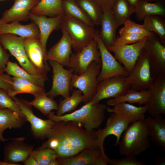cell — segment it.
<instances>
[{
    "label": "cell",
    "instance_id": "obj_45",
    "mask_svg": "<svg viewBox=\"0 0 165 165\" xmlns=\"http://www.w3.org/2000/svg\"><path fill=\"white\" fill-rule=\"evenodd\" d=\"M9 55L7 52L0 42V73H3L7 62L9 61Z\"/></svg>",
    "mask_w": 165,
    "mask_h": 165
},
{
    "label": "cell",
    "instance_id": "obj_21",
    "mask_svg": "<svg viewBox=\"0 0 165 165\" xmlns=\"http://www.w3.org/2000/svg\"><path fill=\"white\" fill-rule=\"evenodd\" d=\"M63 15L47 17L44 15H37L31 12L29 19L37 26L39 31V40L45 52L47 53L46 45L52 32L61 28Z\"/></svg>",
    "mask_w": 165,
    "mask_h": 165
},
{
    "label": "cell",
    "instance_id": "obj_37",
    "mask_svg": "<svg viewBox=\"0 0 165 165\" xmlns=\"http://www.w3.org/2000/svg\"><path fill=\"white\" fill-rule=\"evenodd\" d=\"M93 22L96 25H101L102 11L94 0H75Z\"/></svg>",
    "mask_w": 165,
    "mask_h": 165
},
{
    "label": "cell",
    "instance_id": "obj_31",
    "mask_svg": "<svg viewBox=\"0 0 165 165\" xmlns=\"http://www.w3.org/2000/svg\"><path fill=\"white\" fill-rule=\"evenodd\" d=\"M13 80V90L8 92L12 97L21 93L29 94L35 97L46 92L45 88L39 86L26 79L17 77H12Z\"/></svg>",
    "mask_w": 165,
    "mask_h": 165
},
{
    "label": "cell",
    "instance_id": "obj_44",
    "mask_svg": "<svg viewBox=\"0 0 165 165\" xmlns=\"http://www.w3.org/2000/svg\"><path fill=\"white\" fill-rule=\"evenodd\" d=\"M0 88L7 92L13 90V80L10 75L0 73Z\"/></svg>",
    "mask_w": 165,
    "mask_h": 165
},
{
    "label": "cell",
    "instance_id": "obj_2",
    "mask_svg": "<svg viewBox=\"0 0 165 165\" xmlns=\"http://www.w3.org/2000/svg\"><path fill=\"white\" fill-rule=\"evenodd\" d=\"M150 141L145 118L132 123L125 130L118 145L119 154L136 157L149 147Z\"/></svg>",
    "mask_w": 165,
    "mask_h": 165
},
{
    "label": "cell",
    "instance_id": "obj_16",
    "mask_svg": "<svg viewBox=\"0 0 165 165\" xmlns=\"http://www.w3.org/2000/svg\"><path fill=\"white\" fill-rule=\"evenodd\" d=\"M109 159L100 148H90L74 156L57 160L59 165H107Z\"/></svg>",
    "mask_w": 165,
    "mask_h": 165
},
{
    "label": "cell",
    "instance_id": "obj_25",
    "mask_svg": "<svg viewBox=\"0 0 165 165\" xmlns=\"http://www.w3.org/2000/svg\"><path fill=\"white\" fill-rule=\"evenodd\" d=\"M145 119L150 141L165 150V119L160 115Z\"/></svg>",
    "mask_w": 165,
    "mask_h": 165
},
{
    "label": "cell",
    "instance_id": "obj_13",
    "mask_svg": "<svg viewBox=\"0 0 165 165\" xmlns=\"http://www.w3.org/2000/svg\"><path fill=\"white\" fill-rule=\"evenodd\" d=\"M143 48L149 59L153 76L165 75V46L154 32L146 40Z\"/></svg>",
    "mask_w": 165,
    "mask_h": 165
},
{
    "label": "cell",
    "instance_id": "obj_26",
    "mask_svg": "<svg viewBox=\"0 0 165 165\" xmlns=\"http://www.w3.org/2000/svg\"><path fill=\"white\" fill-rule=\"evenodd\" d=\"M100 25L99 34L105 44L107 47L113 45L116 38L118 28L111 9L103 11Z\"/></svg>",
    "mask_w": 165,
    "mask_h": 165
},
{
    "label": "cell",
    "instance_id": "obj_6",
    "mask_svg": "<svg viewBox=\"0 0 165 165\" xmlns=\"http://www.w3.org/2000/svg\"><path fill=\"white\" fill-rule=\"evenodd\" d=\"M152 73L147 53L143 48L132 71L126 77V81L130 88L134 90H149L155 77Z\"/></svg>",
    "mask_w": 165,
    "mask_h": 165
},
{
    "label": "cell",
    "instance_id": "obj_9",
    "mask_svg": "<svg viewBox=\"0 0 165 165\" xmlns=\"http://www.w3.org/2000/svg\"><path fill=\"white\" fill-rule=\"evenodd\" d=\"M18 104L26 121L31 125V131L36 138L44 139L47 138L51 133L55 122L48 119H42L35 115L33 112L32 106L27 100L15 96L12 97Z\"/></svg>",
    "mask_w": 165,
    "mask_h": 165
},
{
    "label": "cell",
    "instance_id": "obj_17",
    "mask_svg": "<svg viewBox=\"0 0 165 165\" xmlns=\"http://www.w3.org/2000/svg\"><path fill=\"white\" fill-rule=\"evenodd\" d=\"M149 90L150 97L147 112L152 116L165 114V75L156 76Z\"/></svg>",
    "mask_w": 165,
    "mask_h": 165
},
{
    "label": "cell",
    "instance_id": "obj_4",
    "mask_svg": "<svg viewBox=\"0 0 165 165\" xmlns=\"http://www.w3.org/2000/svg\"><path fill=\"white\" fill-rule=\"evenodd\" d=\"M61 28L69 35L75 53L81 51L94 39L97 32L94 26L65 15L63 16Z\"/></svg>",
    "mask_w": 165,
    "mask_h": 165
},
{
    "label": "cell",
    "instance_id": "obj_41",
    "mask_svg": "<svg viewBox=\"0 0 165 165\" xmlns=\"http://www.w3.org/2000/svg\"><path fill=\"white\" fill-rule=\"evenodd\" d=\"M123 25V27L119 31L120 35L127 33H137L145 34L150 36L154 33L148 31L142 24H137L130 19L127 20Z\"/></svg>",
    "mask_w": 165,
    "mask_h": 165
},
{
    "label": "cell",
    "instance_id": "obj_35",
    "mask_svg": "<svg viewBox=\"0 0 165 165\" xmlns=\"http://www.w3.org/2000/svg\"><path fill=\"white\" fill-rule=\"evenodd\" d=\"M62 1L64 15L74 17L94 26L92 21L77 3L75 0H62Z\"/></svg>",
    "mask_w": 165,
    "mask_h": 165
},
{
    "label": "cell",
    "instance_id": "obj_47",
    "mask_svg": "<svg viewBox=\"0 0 165 165\" xmlns=\"http://www.w3.org/2000/svg\"><path fill=\"white\" fill-rule=\"evenodd\" d=\"M24 163L25 165H39L35 159L31 155Z\"/></svg>",
    "mask_w": 165,
    "mask_h": 165
},
{
    "label": "cell",
    "instance_id": "obj_38",
    "mask_svg": "<svg viewBox=\"0 0 165 165\" xmlns=\"http://www.w3.org/2000/svg\"><path fill=\"white\" fill-rule=\"evenodd\" d=\"M29 103L45 115L47 116L53 110H57L58 105L53 99L48 97L46 92L35 97Z\"/></svg>",
    "mask_w": 165,
    "mask_h": 165
},
{
    "label": "cell",
    "instance_id": "obj_11",
    "mask_svg": "<svg viewBox=\"0 0 165 165\" xmlns=\"http://www.w3.org/2000/svg\"><path fill=\"white\" fill-rule=\"evenodd\" d=\"M126 77L119 76L99 82L96 94L90 101L97 104L103 99L116 98L125 94L130 88Z\"/></svg>",
    "mask_w": 165,
    "mask_h": 165
},
{
    "label": "cell",
    "instance_id": "obj_12",
    "mask_svg": "<svg viewBox=\"0 0 165 165\" xmlns=\"http://www.w3.org/2000/svg\"><path fill=\"white\" fill-rule=\"evenodd\" d=\"M93 61L101 64L100 52L94 39L81 51L72 53L68 67L72 68L75 74L79 75L84 72Z\"/></svg>",
    "mask_w": 165,
    "mask_h": 165
},
{
    "label": "cell",
    "instance_id": "obj_27",
    "mask_svg": "<svg viewBox=\"0 0 165 165\" xmlns=\"http://www.w3.org/2000/svg\"><path fill=\"white\" fill-rule=\"evenodd\" d=\"M150 97L149 90L137 91L130 88L124 94L114 98H111L107 102L108 105L113 106L119 103L128 102L141 105L148 103Z\"/></svg>",
    "mask_w": 165,
    "mask_h": 165
},
{
    "label": "cell",
    "instance_id": "obj_39",
    "mask_svg": "<svg viewBox=\"0 0 165 165\" xmlns=\"http://www.w3.org/2000/svg\"><path fill=\"white\" fill-rule=\"evenodd\" d=\"M31 155L35 159L39 165H49L52 160L58 158L56 152L49 147L33 150Z\"/></svg>",
    "mask_w": 165,
    "mask_h": 165
},
{
    "label": "cell",
    "instance_id": "obj_52",
    "mask_svg": "<svg viewBox=\"0 0 165 165\" xmlns=\"http://www.w3.org/2000/svg\"><path fill=\"white\" fill-rule=\"evenodd\" d=\"M3 0H0V1H3Z\"/></svg>",
    "mask_w": 165,
    "mask_h": 165
},
{
    "label": "cell",
    "instance_id": "obj_36",
    "mask_svg": "<svg viewBox=\"0 0 165 165\" xmlns=\"http://www.w3.org/2000/svg\"><path fill=\"white\" fill-rule=\"evenodd\" d=\"M142 24L148 31L158 35L162 42L165 43V23L160 16L151 15L145 17Z\"/></svg>",
    "mask_w": 165,
    "mask_h": 165
},
{
    "label": "cell",
    "instance_id": "obj_53",
    "mask_svg": "<svg viewBox=\"0 0 165 165\" xmlns=\"http://www.w3.org/2000/svg\"><path fill=\"white\" fill-rule=\"evenodd\" d=\"M39 1L40 0H39Z\"/></svg>",
    "mask_w": 165,
    "mask_h": 165
},
{
    "label": "cell",
    "instance_id": "obj_49",
    "mask_svg": "<svg viewBox=\"0 0 165 165\" xmlns=\"http://www.w3.org/2000/svg\"><path fill=\"white\" fill-rule=\"evenodd\" d=\"M130 5L134 6L137 3L139 0H126Z\"/></svg>",
    "mask_w": 165,
    "mask_h": 165
},
{
    "label": "cell",
    "instance_id": "obj_42",
    "mask_svg": "<svg viewBox=\"0 0 165 165\" xmlns=\"http://www.w3.org/2000/svg\"><path fill=\"white\" fill-rule=\"evenodd\" d=\"M149 36L137 33H127L116 38L113 45L122 46L134 43L141 41L148 38Z\"/></svg>",
    "mask_w": 165,
    "mask_h": 165
},
{
    "label": "cell",
    "instance_id": "obj_3",
    "mask_svg": "<svg viewBox=\"0 0 165 165\" xmlns=\"http://www.w3.org/2000/svg\"><path fill=\"white\" fill-rule=\"evenodd\" d=\"M107 106L100 103L94 104L90 101L74 112L61 116L51 111L47 115L48 119L55 122L73 121L80 123L86 129L92 130L98 128L105 118Z\"/></svg>",
    "mask_w": 165,
    "mask_h": 165
},
{
    "label": "cell",
    "instance_id": "obj_19",
    "mask_svg": "<svg viewBox=\"0 0 165 165\" xmlns=\"http://www.w3.org/2000/svg\"><path fill=\"white\" fill-rule=\"evenodd\" d=\"M25 138L20 137L11 140L4 146V161L18 165L17 163H24L33 150V147L26 144Z\"/></svg>",
    "mask_w": 165,
    "mask_h": 165
},
{
    "label": "cell",
    "instance_id": "obj_34",
    "mask_svg": "<svg viewBox=\"0 0 165 165\" xmlns=\"http://www.w3.org/2000/svg\"><path fill=\"white\" fill-rule=\"evenodd\" d=\"M82 91L79 90H74L70 96L61 99L58 105L56 115L61 116L65 113L69 112L75 110L81 102H83V96Z\"/></svg>",
    "mask_w": 165,
    "mask_h": 165
},
{
    "label": "cell",
    "instance_id": "obj_1",
    "mask_svg": "<svg viewBox=\"0 0 165 165\" xmlns=\"http://www.w3.org/2000/svg\"><path fill=\"white\" fill-rule=\"evenodd\" d=\"M83 127L81 123L75 121L55 122L48 140L38 149L49 147L56 152L58 158H61L74 156L88 148L101 149L96 131L87 130Z\"/></svg>",
    "mask_w": 165,
    "mask_h": 165
},
{
    "label": "cell",
    "instance_id": "obj_48",
    "mask_svg": "<svg viewBox=\"0 0 165 165\" xmlns=\"http://www.w3.org/2000/svg\"><path fill=\"white\" fill-rule=\"evenodd\" d=\"M154 162L156 165H165V159L163 157H158L156 159Z\"/></svg>",
    "mask_w": 165,
    "mask_h": 165
},
{
    "label": "cell",
    "instance_id": "obj_28",
    "mask_svg": "<svg viewBox=\"0 0 165 165\" xmlns=\"http://www.w3.org/2000/svg\"><path fill=\"white\" fill-rule=\"evenodd\" d=\"M164 2H150L139 0L134 6L136 16L138 20H143L146 17L151 15L164 16L165 15Z\"/></svg>",
    "mask_w": 165,
    "mask_h": 165
},
{
    "label": "cell",
    "instance_id": "obj_24",
    "mask_svg": "<svg viewBox=\"0 0 165 165\" xmlns=\"http://www.w3.org/2000/svg\"><path fill=\"white\" fill-rule=\"evenodd\" d=\"M112 108L106 107V110L110 113H113L133 123L145 117L147 111L148 104L141 106L137 107L127 102L118 103Z\"/></svg>",
    "mask_w": 165,
    "mask_h": 165
},
{
    "label": "cell",
    "instance_id": "obj_29",
    "mask_svg": "<svg viewBox=\"0 0 165 165\" xmlns=\"http://www.w3.org/2000/svg\"><path fill=\"white\" fill-rule=\"evenodd\" d=\"M30 12L37 15L50 17L64 15L62 0H40Z\"/></svg>",
    "mask_w": 165,
    "mask_h": 165
},
{
    "label": "cell",
    "instance_id": "obj_30",
    "mask_svg": "<svg viewBox=\"0 0 165 165\" xmlns=\"http://www.w3.org/2000/svg\"><path fill=\"white\" fill-rule=\"evenodd\" d=\"M26 121V118L17 112L8 109H0V137L7 128H19Z\"/></svg>",
    "mask_w": 165,
    "mask_h": 165
},
{
    "label": "cell",
    "instance_id": "obj_46",
    "mask_svg": "<svg viewBox=\"0 0 165 165\" xmlns=\"http://www.w3.org/2000/svg\"><path fill=\"white\" fill-rule=\"evenodd\" d=\"M100 7L102 12L111 9L116 0H94Z\"/></svg>",
    "mask_w": 165,
    "mask_h": 165
},
{
    "label": "cell",
    "instance_id": "obj_23",
    "mask_svg": "<svg viewBox=\"0 0 165 165\" xmlns=\"http://www.w3.org/2000/svg\"><path fill=\"white\" fill-rule=\"evenodd\" d=\"M11 34L24 38H39V31L33 22L23 25L17 21L6 23L0 21V35Z\"/></svg>",
    "mask_w": 165,
    "mask_h": 165
},
{
    "label": "cell",
    "instance_id": "obj_18",
    "mask_svg": "<svg viewBox=\"0 0 165 165\" xmlns=\"http://www.w3.org/2000/svg\"><path fill=\"white\" fill-rule=\"evenodd\" d=\"M131 123L123 117L113 113H110L107 119L106 126L103 128L96 131L99 144L101 149L105 152L104 143L106 138L108 135H113L116 137L115 146L118 145L122 133Z\"/></svg>",
    "mask_w": 165,
    "mask_h": 165
},
{
    "label": "cell",
    "instance_id": "obj_15",
    "mask_svg": "<svg viewBox=\"0 0 165 165\" xmlns=\"http://www.w3.org/2000/svg\"><path fill=\"white\" fill-rule=\"evenodd\" d=\"M24 45L27 57L34 67L47 81V74L50 70L45 60L46 53L44 51L39 38H24Z\"/></svg>",
    "mask_w": 165,
    "mask_h": 165
},
{
    "label": "cell",
    "instance_id": "obj_50",
    "mask_svg": "<svg viewBox=\"0 0 165 165\" xmlns=\"http://www.w3.org/2000/svg\"><path fill=\"white\" fill-rule=\"evenodd\" d=\"M15 138H9L6 139L4 138H2L1 137H0V141L4 142L6 141L9 140L14 139ZM0 161H1L0 160Z\"/></svg>",
    "mask_w": 165,
    "mask_h": 165
},
{
    "label": "cell",
    "instance_id": "obj_32",
    "mask_svg": "<svg viewBox=\"0 0 165 165\" xmlns=\"http://www.w3.org/2000/svg\"><path fill=\"white\" fill-rule=\"evenodd\" d=\"M5 72L10 75L26 79L43 88L45 82L47 80L43 76L30 74L20 67L16 63L9 61L7 63Z\"/></svg>",
    "mask_w": 165,
    "mask_h": 165
},
{
    "label": "cell",
    "instance_id": "obj_7",
    "mask_svg": "<svg viewBox=\"0 0 165 165\" xmlns=\"http://www.w3.org/2000/svg\"><path fill=\"white\" fill-rule=\"evenodd\" d=\"M97 30L94 39L96 42L101 54V68L97 80L99 82L106 79L129 74L124 67L117 60L108 50L101 39Z\"/></svg>",
    "mask_w": 165,
    "mask_h": 165
},
{
    "label": "cell",
    "instance_id": "obj_22",
    "mask_svg": "<svg viewBox=\"0 0 165 165\" xmlns=\"http://www.w3.org/2000/svg\"><path fill=\"white\" fill-rule=\"evenodd\" d=\"M12 6L3 13L0 21L6 23L13 21H27L29 14L39 0H15Z\"/></svg>",
    "mask_w": 165,
    "mask_h": 165
},
{
    "label": "cell",
    "instance_id": "obj_10",
    "mask_svg": "<svg viewBox=\"0 0 165 165\" xmlns=\"http://www.w3.org/2000/svg\"><path fill=\"white\" fill-rule=\"evenodd\" d=\"M53 72L52 88L46 95L53 99L57 96L61 95L64 98L70 96V83L74 73L71 68L65 69L59 63L52 61H49Z\"/></svg>",
    "mask_w": 165,
    "mask_h": 165
},
{
    "label": "cell",
    "instance_id": "obj_20",
    "mask_svg": "<svg viewBox=\"0 0 165 165\" xmlns=\"http://www.w3.org/2000/svg\"><path fill=\"white\" fill-rule=\"evenodd\" d=\"M61 30L62 35L61 39L47 52L45 60L47 61H55L63 66L68 67L72 53V42L67 32Z\"/></svg>",
    "mask_w": 165,
    "mask_h": 165
},
{
    "label": "cell",
    "instance_id": "obj_5",
    "mask_svg": "<svg viewBox=\"0 0 165 165\" xmlns=\"http://www.w3.org/2000/svg\"><path fill=\"white\" fill-rule=\"evenodd\" d=\"M101 64L92 62L86 71L81 74H73L70 83V90L73 87L80 90L83 96L85 104L90 102L95 95L98 82Z\"/></svg>",
    "mask_w": 165,
    "mask_h": 165
},
{
    "label": "cell",
    "instance_id": "obj_14",
    "mask_svg": "<svg viewBox=\"0 0 165 165\" xmlns=\"http://www.w3.org/2000/svg\"><path fill=\"white\" fill-rule=\"evenodd\" d=\"M148 38L130 45H113L107 48L114 53L115 58L123 64L129 75L132 71Z\"/></svg>",
    "mask_w": 165,
    "mask_h": 165
},
{
    "label": "cell",
    "instance_id": "obj_51",
    "mask_svg": "<svg viewBox=\"0 0 165 165\" xmlns=\"http://www.w3.org/2000/svg\"><path fill=\"white\" fill-rule=\"evenodd\" d=\"M147 1L154 2H165V0H145Z\"/></svg>",
    "mask_w": 165,
    "mask_h": 165
},
{
    "label": "cell",
    "instance_id": "obj_40",
    "mask_svg": "<svg viewBox=\"0 0 165 165\" xmlns=\"http://www.w3.org/2000/svg\"><path fill=\"white\" fill-rule=\"evenodd\" d=\"M4 109L13 111L25 118L17 103L6 91L0 88V109Z\"/></svg>",
    "mask_w": 165,
    "mask_h": 165
},
{
    "label": "cell",
    "instance_id": "obj_8",
    "mask_svg": "<svg viewBox=\"0 0 165 165\" xmlns=\"http://www.w3.org/2000/svg\"><path fill=\"white\" fill-rule=\"evenodd\" d=\"M24 39L11 34L0 35V42L2 46L15 57L22 68L32 75L42 76L27 57L24 46Z\"/></svg>",
    "mask_w": 165,
    "mask_h": 165
},
{
    "label": "cell",
    "instance_id": "obj_43",
    "mask_svg": "<svg viewBox=\"0 0 165 165\" xmlns=\"http://www.w3.org/2000/svg\"><path fill=\"white\" fill-rule=\"evenodd\" d=\"M108 164L110 165H145L144 163L137 160L136 157L126 156L121 159H109Z\"/></svg>",
    "mask_w": 165,
    "mask_h": 165
},
{
    "label": "cell",
    "instance_id": "obj_33",
    "mask_svg": "<svg viewBox=\"0 0 165 165\" xmlns=\"http://www.w3.org/2000/svg\"><path fill=\"white\" fill-rule=\"evenodd\" d=\"M112 11L118 28L128 20L130 16L135 13L134 6L130 5L126 0H116Z\"/></svg>",
    "mask_w": 165,
    "mask_h": 165
}]
</instances>
